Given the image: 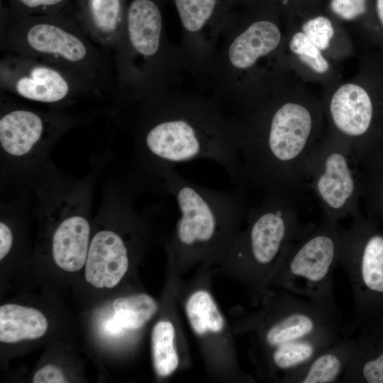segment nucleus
Returning <instances> with one entry per match:
<instances>
[{
    "label": "nucleus",
    "instance_id": "f257e3e1",
    "mask_svg": "<svg viewBox=\"0 0 383 383\" xmlns=\"http://www.w3.org/2000/svg\"><path fill=\"white\" fill-rule=\"evenodd\" d=\"M123 109L141 165L155 178L176 165L208 159L242 187L239 130L216 98L167 88Z\"/></svg>",
    "mask_w": 383,
    "mask_h": 383
},
{
    "label": "nucleus",
    "instance_id": "f03ea898",
    "mask_svg": "<svg viewBox=\"0 0 383 383\" xmlns=\"http://www.w3.org/2000/svg\"><path fill=\"white\" fill-rule=\"evenodd\" d=\"M235 120L240 133L242 187L265 194L304 196L310 159L320 143L305 106L287 101L256 105ZM248 110V111H250Z\"/></svg>",
    "mask_w": 383,
    "mask_h": 383
},
{
    "label": "nucleus",
    "instance_id": "7ed1b4c3",
    "mask_svg": "<svg viewBox=\"0 0 383 383\" xmlns=\"http://www.w3.org/2000/svg\"><path fill=\"white\" fill-rule=\"evenodd\" d=\"M251 318L267 372L277 379L303 365L344 334L342 317L287 291L270 293Z\"/></svg>",
    "mask_w": 383,
    "mask_h": 383
},
{
    "label": "nucleus",
    "instance_id": "20e7f679",
    "mask_svg": "<svg viewBox=\"0 0 383 383\" xmlns=\"http://www.w3.org/2000/svg\"><path fill=\"white\" fill-rule=\"evenodd\" d=\"M0 47L64 70L97 97L113 98V57L89 38L76 19L52 13L16 20L1 29Z\"/></svg>",
    "mask_w": 383,
    "mask_h": 383
},
{
    "label": "nucleus",
    "instance_id": "39448f33",
    "mask_svg": "<svg viewBox=\"0 0 383 383\" xmlns=\"http://www.w3.org/2000/svg\"><path fill=\"white\" fill-rule=\"evenodd\" d=\"M113 99L124 107L170 88L185 63L179 48L169 43L162 16L153 0H133L113 55Z\"/></svg>",
    "mask_w": 383,
    "mask_h": 383
},
{
    "label": "nucleus",
    "instance_id": "423d86ee",
    "mask_svg": "<svg viewBox=\"0 0 383 383\" xmlns=\"http://www.w3.org/2000/svg\"><path fill=\"white\" fill-rule=\"evenodd\" d=\"M156 179L158 187L175 199L180 213L172 243L173 255L199 257L231 246L249 208L243 187H207L184 178L174 167Z\"/></svg>",
    "mask_w": 383,
    "mask_h": 383
},
{
    "label": "nucleus",
    "instance_id": "0eeeda50",
    "mask_svg": "<svg viewBox=\"0 0 383 383\" xmlns=\"http://www.w3.org/2000/svg\"><path fill=\"white\" fill-rule=\"evenodd\" d=\"M302 203L303 197L265 194L259 204L246 212V228L230 248L232 257L248 272L257 296L265 292L289 245L314 226L300 219Z\"/></svg>",
    "mask_w": 383,
    "mask_h": 383
},
{
    "label": "nucleus",
    "instance_id": "6e6552de",
    "mask_svg": "<svg viewBox=\"0 0 383 383\" xmlns=\"http://www.w3.org/2000/svg\"><path fill=\"white\" fill-rule=\"evenodd\" d=\"M343 228L323 218L284 250L269 284L301 296L341 316L333 272L339 264Z\"/></svg>",
    "mask_w": 383,
    "mask_h": 383
},
{
    "label": "nucleus",
    "instance_id": "1a4fd4ad",
    "mask_svg": "<svg viewBox=\"0 0 383 383\" xmlns=\"http://www.w3.org/2000/svg\"><path fill=\"white\" fill-rule=\"evenodd\" d=\"M355 158L345 141L333 136L321 141L309 162L306 189L311 192L323 212V218L339 223L357 216L359 194Z\"/></svg>",
    "mask_w": 383,
    "mask_h": 383
},
{
    "label": "nucleus",
    "instance_id": "9d476101",
    "mask_svg": "<svg viewBox=\"0 0 383 383\" xmlns=\"http://www.w3.org/2000/svg\"><path fill=\"white\" fill-rule=\"evenodd\" d=\"M281 38L278 26L267 20L255 21L240 30L224 26L206 70L213 79V97L221 104H231L243 74L275 50Z\"/></svg>",
    "mask_w": 383,
    "mask_h": 383
},
{
    "label": "nucleus",
    "instance_id": "9b49d317",
    "mask_svg": "<svg viewBox=\"0 0 383 383\" xmlns=\"http://www.w3.org/2000/svg\"><path fill=\"white\" fill-rule=\"evenodd\" d=\"M78 116L36 110L20 104L1 91L0 147L9 161L23 165L38 160Z\"/></svg>",
    "mask_w": 383,
    "mask_h": 383
},
{
    "label": "nucleus",
    "instance_id": "f8f14e48",
    "mask_svg": "<svg viewBox=\"0 0 383 383\" xmlns=\"http://www.w3.org/2000/svg\"><path fill=\"white\" fill-rule=\"evenodd\" d=\"M1 91L52 106L72 104L79 97H97L82 81L44 61L4 52L0 60Z\"/></svg>",
    "mask_w": 383,
    "mask_h": 383
},
{
    "label": "nucleus",
    "instance_id": "ddd939ff",
    "mask_svg": "<svg viewBox=\"0 0 383 383\" xmlns=\"http://www.w3.org/2000/svg\"><path fill=\"white\" fill-rule=\"evenodd\" d=\"M339 264L353 292V312L344 326L349 336L368 313L372 299L383 296V235H367L358 216L343 228Z\"/></svg>",
    "mask_w": 383,
    "mask_h": 383
},
{
    "label": "nucleus",
    "instance_id": "4468645a",
    "mask_svg": "<svg viewBox=\"0 0 383 383\" xmlns=\"http://www.w3.org/2000/svg\"><path fill=\"white\" fill-rule=\"evenodd\" d=\"M89 192L87 185L73 184L51 189L44 194L58 218L52 235V256L65 271H78L86 263L90 244Z\"/></svg>",
    "mask_w": 383,
    "mask_h": 383
},
{
    "label": "nucleus",
    "instance_id": "2eb2a0df",
    "mask_svg": "<svg viewBox=\"0 0 383 383\" xmlns=\"http://www.w3.org/2000/svg\"><path fill=\"white\" fill-rule=\"evenodd\" d=\"M129 266L128 248L122 236L112 230H101L90 240L85 263V278L96 288H113Z\"/></svg>",
    "mask_w": 383,
    "mask_h": 383
},
{
    "label": "nucleus",
    "instance_id": "dca6fc26",
    "mask_svg": "<svg viewBox=\"0 0 383 383\" xmlns=\"http://www.w3.org/2000/svg\"><path fill=\"white\" fill-rule=\"evenodd\" d=\"M332 123L338 135L353 151L357 141L368 131L373 105L367 92L360 86L345 84L333 94L328 106Z\"/></svg>",
    "mask_w": 383,
    "mask_h": 383
},
{
    "label": "nucleus",
    "instance_id": "f3484780",
    "mask_svg": "<svg viewBox=\"0 0 383 383\" xmlns=\"http://www.w3.org/2000/svg\"><path fill=\"white\" fill-rule=\"evenodd\" d=\"M82 3L77 21L90 40L113 56L126 18L122 0H82Z\"/></svg>",
    "mask_w": 383,
    "mask_h": 383
},
{
    "label": "nucleus",
    "instance_id": "a211bd4d",
    "mask_svg": "<svg viewBox=\"0 0 383 383\" xmlns=\"http://www.w3.org/2000/svg\"><path fill=\"white\" fill-rule=\"evenodd\" d=\"M340 338L310 360L287 373L281 382L287 383L340 382L352 357L354 340Z\"/></svg>",
    "mask_w": 383,
    "mask_h": 383
},
{
    "label": "nucleus",
    "instance_id": "6ab92c4d",
    "mask_svg": "<svg viewBox=\"0 0 383 383\" xmlns=\"http://www.w3.org/2000/svg\"><path fill=\"white\" fill-rule=\"evenodd\" d=\"M45 316L38 310L14 304L0 306V341L17 343L42 337L48 329Z\"/></svg>",
    "mask_w": 383,
    "mask_h": 383
},
{
    "label": "nucleus",
    "instance_id": "aec40b11",
    "mask_svg": "<svg viewBox=\"0 0 383 383\" xmlns=\"http://www.w3.org/2000/svg\"><path fill=\"white\" fill-rule=\"evenodd\" d=\"M185 309L190 326L196 335L223 331V317L208 292L199 290L194 292L188 298Z\"/></svg>",
    "mask_w": 383,
    "mask_h": 383
},
{
    "label": "nucleus",
    "instance_id": "412c9836",
    "mask_svg": "<svg viewBox=\"0 0 383 383\" xmlns=\"http://www.w3.org/2000/svg\"><path fill=\"white\" fill-rule=\"evenodd\" d=\"M340 382L383 383V348L376 350L355 343L352 357Z\"/></svg>",
    "mask_w": 383,
    "mask_h": 383
},
{
    "label": "nucleus",
    "instance_id": "4be33fe9",
    "mask_svg": "<svg viewBox=\"0 0 383 383\" xmlns=\"http://www.w3.org/2000/svg\"><path fill=\"white\" fill-rule=\"evenodd\" d=\"M112 306L113 318L124 330L141 328L158 309L156 301L145 294L119 297L113 301Z\"/></svg>",
    "mask_w": 383,
    "mask_h": 383
},
{
    "label": "nucleus",
    "instance_id": "5701e85b",
    "mask_svg": "<svg viewBox=\"0 0 383 383\" xmlns=\"http://www.w3.org/2000/svg\"><path fill=\"white\" fill-rule=\"evenodd\" d=\"M175 330L169 321H158L153 327L151 347L156 373L162 377L172 374L179 365V356L174 346Z\"/></svg>",
    "mask_w": 383,
    "mask_h": 383
},
{
    "label": "nucleus",
    "instance_id": "b1692460",
    "mask_svg": "<svg viewBox=\"0 0 383 383\" xmlns=\"http://www.w3.org/2000/svg\"><path fill=\"white\" fill-rule=\"evenodd\" d=\"M289 49L316 73L323 74L329 69V64L321 50L303 32H297L292 36Z\"/></svg>",
    "mask_w": 383,
    "mask_h": 383
},
{
    "label": "nucleus",
    "instance_id": "393cba45",
    "mask_svg": "<svg viewBox=\"0 0 383 383\" xmlns=\"http://www.w3.org/2000/svg\"><path fill=\"white\" fill-rule=\"evenodd\" d=\"M303 33L321 50H326L334 35L331 21L324 16L309 19L302 26Z\"/></svg>",
    "mask_w": 383,
    "mask_h": 383
},
{
    "label": "nucleus",
    "instance_id": "a878e982",
    "mask_svg": "<svg viewBox=\"0 0 383 383\" xmlns=\"http://www.w3.org/2000/svg\"><path fill=\"white\" fill-rule=\"evenodd\" d=\"M332 11L344 20H353L366 11V0H332Z\"/></svg>",
    "mask_w": 383,
    "mask_h": 383
},
{
    "label": "nucleus",
    "instance_id": "bb28decb",
    "mask_svg": "<svg viewBox=\"0 0 383 383\" xmlns=\"http://www.w3.org/2000/svg\"><path fill=\"white\" fill-rule=\"evenodd\" d=\"M15 1L18 6L19 11H21L18 18L20 19L28 16V13L32 11H45L48 13L50 11H55L66 0H15Z\"/></svg>",
    "mask_w": 383,
    "mask_h": 383
},
{
    "label": "nucleus",
    "instance_id": "cd10ccee",
    "mask_svg": "<svg viewBox=\"0 0 383 383\" xmlns=\"http://www.w3.org/2000/svg\"><path fill=\"white\" fill-rule=\"evenodd\" d=\"M33 383H65L67 382L62 371L56 366L46 365L34 374Z\"/></svg>",
    "mask_w": 383,
    "mask_h": 383
},
{
    "label": "nucleus",
    "instance_id": "c85d7f7f",
    "mask_svg": "<svg viewBox=\"0 0 383 383\" xmlns=\"http://www.w3.org/2000/svg\"><path fill=\"white\" fill-rule=\"evenodd\" d=\"M13 241V233L4 221L0 222V260H2L10 252Z\"/></svg>",
    "mask_w": 383,
    "mask_h": 383
},
{
    "label": "nucleus",
    "instance_id": "c756f323",
    "mask_svg": "<svg viewBox=\"0 0 383 383\" xmlns=\"http://www.w3.org/2000/svg\"><path fill=\"white\" fill-rule=\"evenodd\" d=\"M104 330L109 334L116 335L121 333L124 329L112 317L107 320L104 323Z\"/></svg>",
    "mask_w": 383,
    "mask_h": 383
},
{
    "label": "nucleus",
    "instance_id": "7c9ffc66",
    "mask_svg": "<svg viewBox=\"0 0 383 383\" xmlns=\"http://www.w3.org/2000/svg\"><path fill=\"white\" fill-rule=\"evenodd\" d=\"M377 10L379 18L383 26V0H377Z\"/></svg>",
    "mask_w": 383,
    "mask_h": 383
}]
</instances>
